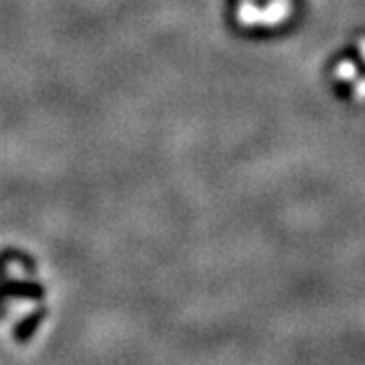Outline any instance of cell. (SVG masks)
<instances>
[{"mask_svg": "<svg viewBox=\"0 0 365 365\" xmlns=\"http://www.w3.org/2000/svg\"><path fill=\"white\" fill-rule=\"evenodd\" d=\"M355 76H357V69L351 61H341L335 69V78L339 81H351V79H355Z\"/></svg>", "mask_w": 365, "mask_h": 365, "instance_id": "1", "label": "cell"}, {"mask_svg": "<svg viewBox=\"0 0 365 365\" xmlns=\"http://www.w3.org/2000/svg\"><path fill=\"white\" fill-rule=\"evenodd\" d=\"M353 93H355V98L359 100V102H364L365 100V79H361L355 88H353Z\"/></svg>", "mask_w": 365, "mask_h": 365, "instance_id": "2", "label": "cell"}, {"mask_svg": "<svg viewBox=\"0 0 365 365\" xmlns=\"http://www.w3.org/2000/svg\"><path fill=\"white\" fill-rule=\"evenodd\" d=\"M359 51H361V57L365 59V37L364 39H359Z\"/></svg>", "mask_w": 365, "mask_h": 365, "instance_id": "3", "label": "cell"}]
</instances>
